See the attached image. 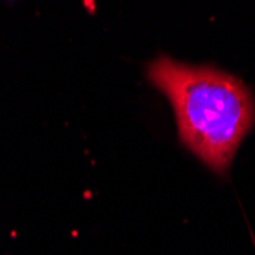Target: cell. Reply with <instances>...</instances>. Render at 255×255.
<instances>
[{
    "mask_svg": "<svg viewBox=\"0 0 255 255\" xmlns=\"http://www.w3.org/2000/svg\"><path fill=\"white\" fill-rule=\"evenodd\" d=\"M147 78L170 100L180 142L206 167L225 176L255 126L249 87L222 69L180 63L168 55L148 63Z\"/></svg>",
    "mask_w": 255,
    "mask_h": 255,
    "instance_id": "obj_1",
    "label": "cell"
}]
</instances>
